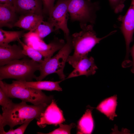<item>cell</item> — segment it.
I'll return each instance as SVG.
<instances>
[{
  "label": "cell",
  "instance_id": "cell-24",
  "mask_svg": "<svg viewBox=\"0 0 134 134\" xmlns=\"http://www.w3.org/2000/svg\"><path fill=\"white\" fill-rule=\"evenodd\" d=\"M126 0H108L110 5L114 13H118L122 11Z\"/></svg>",
  "mask_w": 134,
  "mask_h": 134
},
{
  "label": "cell",
  "instance_id": "cell-29",
  "mask_svg": "<svg viewBox=\"0 0 134 134\" xmlns=\"http://www.w3.org/2000/svg\"><path fill=\"white\" fill-rule=\"evenodd\" d=\"M14 0H0V4H6L13 6Z\"/></svg>",
  "mask_w": 134,
  "mask_h": 134
},
{
  "label": "cell",
  "instance_id": "cell-25",
  "mask_svg": "<svg viewBox=\"0 0 134 134\" xmlns=\"http://www.w3.org/2000/svg\"><path fill=\"white\" fill-rule=\"evenodd\" d=\"M23 37L27 45L30 46L34 42L40 39L37 34L33 31L25 33ZM42 40V39H41Z\"/></svg>",
  "mask_w": 134,
  "mask_h": 134
},
{
  "label": "cell",
  "instance_id": "cell-10",
  "mask_svg": "<svg viewBox=\"0 0 134 134\" xmlns=\"http://www.w3.org/2000/svg\"><path fill=\"white\" fill-rule=\"evenodd\" d=\"M64 40L55 37L48 44L40 39L34 43L30 47L39 51L46 61L51 57L56 51L60 49L65 44Z\"/></svg>",
  "mask_w": 134,
  "mask_h": 134
},
{
  "label": "cell",
  "instance_id": "cell-18",
  "mask_svg": "<svg viewBox=\"0 0 134 134\" xmlns=\"http://www.w3.org/2000/svg\"><path fill=\"white\" fill-rule=\"evenodd\" d=\"M92 109L86 111L78 123V134H91L94 127V121L92 113Z\"/></svg>",
  "mask_w": 134,
  "mask_h": 134
},
{
  "label": "cell",
  "instance_id": "cell-22",
  "mask_svg": "<svg viewBox=\"0 0 134 134\" xmlns=\"http://www.w3.org/2000/svg\"><path fill=\"white\" fill-rule=\"evenodd\" d=\"M9 98L3 90L0 88V105L2 107V111L7 109L13 103Z\"/></svg>",
  "mask_w": 134,
  "mask_h": 134
},
{
  "label": "cell",
  "instance_id": "cell-2",
  "mask_svg": "<svg viewBox=\"0 0 134 134\" xmlns=\"http://www.w3.org/2000/svg\"><path fill=\"white\" fill-rule=\"evenodd\" d=\"M80 26L81 31L73 34L71 36L74 51L73 55L69 56L67 60L74 68L81 58L88 55L97 44L117 31L116 30L113 31L105 36L99 38L97 37L94 29V25H84Z\"/></svg>",
  "mask_w": 134,
  "mask_h": 134
},
{
  "label": "cell",
  "instance_id": "cell-14",
  "mask_svg": "<svg viewBox=\"0 0 134 134\" xmlns=\"http://www.w3.org/2000/svg\"><path fill=\"white\" fill-rule=\"evenodd\" d=\"M14 6L0 4V27L12 28L18 19Z\"/></svg>",
  "mask_w": 134,
  "mask_h": 134
},
{
  "label": "cell",
  "instance_id": "cell-21",
  "mask_svg": "<svg viewBox=\"0 0 134 134\" xmlns=\"http://www.w3.org/2000/svg\"><path fill=\"white\" fill-rule=\"evenodd\" d=\"M41 39L43 38L53 32H55L53 24L48 22L42 21L39 24L34 31Z\"/></svg>",
  "mask_w": 134,
  "mask_h": 134
},
{
  "label": "cell",
  "instance_id": "cell-15",
  "mask_svg": "<svg viewBox=\"0 0 134 134\" xmlns=\"http://www.w3.org/2000/svg\"><path fill=\"white\" fill-rule=\"evenodd\" d=\"M43 20V15L34 13L21 15L15 24L14 27L30 31H34Z\"/></svg>",
  "mask_w": 134,
  "mask_h": 134
},
{
  "label": "cell",
  "instance_id": "cell-16",
  "mask_svg": "<svg viewBox=\"0 0 134 134\" xmlns=\"http://www.w3.org/2000/svg\"><path fill=\"white\" fill-rule=\"evenodd\" d=\"M62 81L55 82L42 80L27 81L17 80L15 81L21 85L38 90L61 91H62V89L59 86V84Z\"/></svg>",
  "mask_w": 134,
  "mask_h": 134
},
{
  "label": "cell",
  "instance_id": "cell-28",
  "mask_svg": "<svg viewBox=\"0 0 134 134\" xmlns=\"http://www.w3.org/2000/svg\"><path fill=\"white\" fill-rule=\"evenodd\" d=\"M131 53L132 58V67L131 69L132 72L134 74V44L133 46L130 48V53Z\"/></svg>",
  "mask_w": 134,
  "mask_h": 134
},
{
  "label": "cell",
  "instance_id": "cell-17",
  "mask_svg": "<svg viewBox=\"0 0 134 134\" xmlns=\"http://www.w3.org/2000/svg\"><path fill=\"white\" fill-rule=\"evenodd\" d=\"M117 100L116 95L108 98L102 101L96 109L109 119L113 120L114 118L117 116L115 113L117 105Z\"/></svg>",
  "mask_w": 134,
  "mask_h": 134
},
{
  "label": "cell",
  "instance_id": "cell-4",
  "mask_svg": "<svg viewBox=\"0 0 134 134\" xmlns=\"http://www.w3.org/2000/svg\"><path fill=\"white\" fill-rule=\"evenodd\" d=\"M0 88L9 98L18 99L34 105L43 104L49 105L53 99L52 96H46L41 90L25 86L15 81L9 84L0 80Z\"/></svg>",
  "mask_w": 134,
  "mask_h": 134
},
{
  "label": "cell",
  "instance_id": "cell-20",
  "mask_svg": "<svg viewBox=\"0 0 134 134\" xmlns=\"http://www.w3.org/2000/svg\"><path fill=\"white\" fill-rule=\"evenodd\" d=\"M17 41L22 48L23 54L29 56L32 59L40 64L43 62V60L42 59L43 56L39 51L25 44L20 39Z\"/></svg>",
  "mask_w": 134,
  "mask_h": 134
},
{
  "label": "cell",
  "instance_id": "cell-1",
  "mask_svg": "<svg viewBox=\"0 0 134 134\" xmlns=\"http://www.w3.org/2000/svg\"><path fill=\"white\" fill-rule=\"evenodd\" d=\"M48 105H29L24 101L18 103L13 102L8 108L2 111V115L0 114V134L4 131V127L6 125L12 129L14 126L27 121L38 119Z\"/></svg>",
  "mask_w": 134,
  "mask_h": 134
},
{
  "label": "cell",
  "instance_id": "cell-9",
  "mask_svg": "<svg viewBox=\"0 0 134 134\" xmlns=\"http://www.w3.org/2000/svg\"><path fill=\"white\" fill-rule=\"evenodd\" d=\"M37 120V124L41 128H43L47 125L56 126L65 120L62 111L53 99Z\"/></svg>",
  "mask_w": 134,
  "mask_h": 134
},
{
  "label": "cell",
  "instance_id": "cell-26",
  "mask_svg": "<svg viewBox=\"0 0 134 134\" xmlns=\"http://www.w3.org/2000/svg\"><path fill=\"white\" fill-rule=\"evenodd\" d=\"M32 120L27 121L17 128L13 129H10L8 132L4 131L2 134H24L27 127Z\"/></svg>",
  "mask_w": 134,
  "mask_h": 134
},
{
  "label": "cell",
  "instance_id": "cell-11",
  "mask_svg": "<svg viewBox=\"0 0 134 134\" xmlns=\"http://www.w3.org/2000/svg\"><path fill=\"white\" fill-rule=\"evenodd\" d=\"M23 53L22 46L14 44L0 45V66L27 57Z\"/></svg>",
  "mask_w": 134,
  "mask_h": 134
},
{
  "label": "cell",
  "instance_id": "cell-7",
  "mask_svg": "<svg viewBox=\"0 0 134 134\" xmlns=\"http://www.w3.org/2000/svg\"><path fill=\"white\" fill-rule=\"evenodd\" d=\"M68 13L67 0H57L47 20L54 26L55 33H59L61 29L63 31L65 36L69 35L67 24Z\"/></svg>",
  "mask_w": 134,
  "mask_h": 134
},
{
  "label": "cell",
  "instance_id": "cell-13",
  "mask_svg": "<svg viewBox=\"0 0 134 134\" xmlns=\"http://www.w3.org/2000/svg\"><path fill=\"white\" fill-rule=\"evenodd\" d=\"M88 55L82 57L74 68V69L67 79L85 75L87 77L94 74L98 69L93 57L88 58Z\"/></svg>",
  "mask_w": 134,
  "mask_h": 134
},
{
  "label": "cell",
  "instance_id": "cell-6",
  "mask_svg": "<svg viewBox=\"0 0 134 134\" xmlns=\"http://www.w3.org/2000/svg\"><path fill=\"white\" fill-rule=\"evenodd\" d=\"M68 13L71 21L79 22L80 26L94 25L96 23L97 12L100 9L99 1L91 0H67Z\"/></svg>",
  "mask_w": 134,
  "mask_h": 134
},
{
  "label": "cell",
  "instance_id": "cell-3",
  "mask_svg": "<svg viewBox=\"0 0 134 134\" xmlns=\"http://www.w3.org/2000/svg\"><path fill=\"white\" fill-rule=\"evenodd\" d=\"M40 64L26 57L0 66V80L14 79L17 80L32 81L37 76L34 73L39 70Z\"/></svg>",
  "mask_w": 134,
  "mask_h": 134
},
{
  "label": "cell",
  "instance_id": "cell-5",
  "mask_svg": "<svg viewBox=\"0 0 134 134\" xmlns=\"http://www.w3.org/2000/svg\"><path fill=\"white\" fill-rule=\"evenodd\" d=\"M67 42L64 46L55 55L40 64V74L37 76V81H41L48 75L56 73L60 79L63 80L65 76L63 71L66 63L73 49L71 36H65Z\"/></svg>",
  "mask_w": 134,
  "mask_h": 134
},
{
  "label": "cell",
  "instance_id": "cell-19",
  "mask_svg": "<svg viewBox=\"0 0 134 134\" xmlns=\"http://www.w3.org/2000/svg\"><path fill=\"white\" fill-rule=\"evenodd\" d=\"M25 31H8L0 29V45L9 44L11 42L18 41L25 34Z\"/></svg>",
  "mask_w": 134,
  "mask_h": 134
},
{
  "label": "cell",
  "instance_id": "cell-23",
  "mask_svg": "<svg viewBox=\"0 0 134 134\" xmlns=\"http://www.w3.org/2000/svg\"><path fill=\"white\" fill-rule=\"evenodd\" d=\"M59 127L54 131L48 133L44 134H70L71 129L75 126V124L72 123L69 125L63 124L62 123L59 124Z\"/></svg>",
  "mask_w": 134,
  "mask_h": 134
},
{
  "label": "cell",
  "instance_id": "cell-12",
  "mask_svg": "<svg viewBox=\"0 0 134 134\" xmlns=\"http://www.w3.org/2000/svg\"><path fill=\"white\" fill-rule=\"evenodd\" d=\"M13 6L17 13L23 15L34 13L43 15L41 0H14Z\"/></svg>",
  "mask_w": 134,
  "mask_h": 134
},
{
  "label": "cell",
  "instance_id": "cell-27",
  "mask_svg": "<svg viewBox=\"0 0 134 134\" xmlns=\"http://www.w3.org/2000/svg\"><path fill=\"white\" fill-rule=\"evenodd\" d=\"M43 4V13L49 15L54 5L55 1L57 0H41Z\"/></svg>",
  "mask_w": 134,
  "mask_h": 134
},
{
  "label": "cell",
  "instance_id": "cell-8",
  "mask_svg": "<svg viewBox=\"0 0 134 134\" xmlns=\"http://www.w3.org/2000/svg\"><path fill=\"white\" fill-rule=\"evenodd\" d=\"M121 23L120 29L124 37L126 47L125 60L129 61L130 45L133 40L134 34V0H132L130 5L125 14L118 18Z\"/></svg>",
  "mask_w": 134,
  "mask_h": 134
}]
</instances>
